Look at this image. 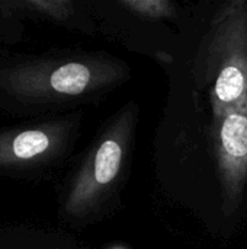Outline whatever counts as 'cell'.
I'll list each match as a JSON object with an SVG mask.
<instances>
[{
	"label": "cell",
	"mask_w": 247,
	"mask_h": 249,
	"mask_svg": "<svg viewBox=\"0 0 247 249\" xmlns=\"http://www.w3.org/2000/svg\"><path fill=\"white\" fill-rule=\"evenodd\" d=\"M31 7H33L35 10L48 15L51 18H57V19H64L71 13V7L73 4L70 1H63V0H33L28 3Z\"/></svg>",
	"instance_id": "obj_7"
},
{
	"label": "cell",
	"mask_w": 247,
	"mask_h": 249,
	"mask_svg": "<svg viewBox=\"0 0 247 249\" xmlns=\"http://www.w3.org/2000/svg\"><path fill=\"white\" fill-rule=\"evenodd\" d=\"M54 146L51 133L42 128L0 134V166L13 168L38 160Z\"/></svg>",
	"instance_id": "obj_5"
},
{
	"label": "cell",
	"mask_w": 247,
	"mask_h": 249,
	"mask_svg": "<svg viewBox=\"0 0 247 249\" xmlns=\"http://www.w3.org/2000/svg\"><path fill=\"white\" fill-rule=\"evenodd\" d=\"M122 6L146 18H166L173 13V7L166 0H124Z\"/></svg>",
	"instance_id": "obj_6"
},
{
	"label": "cell",
	"mask_w": 247,
	"mask_h": 249,
	"mask_svg": "<svg viewBox=\"0 0 247 249\" xmlns=\"http://www.w3.org/2000/svg\"><path fill=\"white\" fill-rule=\"evenodd\" d=\"M208 48L214 118L247 98V7L233 1L214 20Z\"/></svg>",
	"instance_id": "obj_1"
},
{
	"label": "cell",
	"mask_w": 247,
	"mask_h": 249,
	"mask_svg": "<svg viewBox=\"0 0 247 249\" xmlns=\"http://www.w3.org/2000/svg\"><path fill=\"white\" fill-rule=\"evenodd\" d=\"M122 156L124 149L119 139L108 137L99 144L73 185L66 206L68 213H82L95 203L99 194L118 177Z\"/></svg>",
	"instance_id": "obj_4"
},
{
	"label": "cell",
	"mask_w": 247,
	"mask_h": 249,
	"mask_svg": "<svg viewBox=\"0 0 247 249\" xmlns=\"http://www.w3.org/2000/svg\"><path fill=\"white\" fill-rule=\"evenodd\" d=\"M217 160L227 213L237 207L247 182V98L215 117Z\"/></svg>",
	"instance_id": "obj_2"
},
{
	"label": "cell",
	"mask_w": 247,
	"mask_h": 249,
	"mask_svg": "<svg viewBox=\"0 0 247 249\" xmlns=\"http://www.w3.org/2000/svg\"><path fill=\"white\" fill-rule=\"evenodd\" d=\"M9 86L16 95L26 98L77 96L86 92L93 82L92 69L79 61L55 67H22L9 74Z\"/></svg>",
	"instance_id": "obj_3"
}]
</instances>
